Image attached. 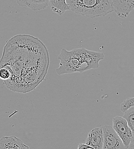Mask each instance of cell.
<instances>
[{"label":"cell","mask_w":134,"mask_h":149,"mask_svg":"<svg viewBox=\"0 0 134 149\" xmlns=\"http://www.w3.org/2000/svg\"><path fill=\"white\" fill-rule=\"evenodd\" d=\"M123 117L126 119L128 125L132 132L133 138L129 149H133L134 148V106L129 108L124 112Z\"/></svg>","instance_id":"cell-11"},{"label":"cell","mask_w":134,"mask_h":149,"mask_svg":"<svg viewBox=\"0 0 134 149\" xmlns=\"http://www.w3.org/2000/svg\"><path fill=\"white\" fill-rule=\"evenodd\" d=\"M10 77V71L5 68H0V79L5 81Z\"/></svg>","instance_id":"cell-13"},{"label":"cell","mask_w":134,"mask_h":149,"mask_svg":"<svg viewBox=\"0 0 134 149\" xmlns=\"http://www.w3.org/2000/svg\"><path fill=\"white\" fill-rule=\"evenodd\" d=\"M103 53L87 50L85 48L74 49L71 51L62 48L58 58L59 67L56 69L58 75L83 73L99 66V61L103 60Z\"/></svg>","instance_id":"cell-2"},{"label":"cell","mask_w":134,"mask_h":149,"mask_svg":"<svg viewBox=\"0 0 134 149\" xmlns=\"http://www.w3.org/2000/svg\"><path fill=\"white\" fill-rule=\"evenodd\" d=\"M49 65L48 51L37 37L17 35L3 47L0 68L10 72L3 83L12 91L27 93L34 90L44 79Z\"/></svg>","instance_id":"cell-1"},{"label":"cell","mask_w":134,"mask_h":149,"mask_svg":"<svg viewBox=\"0 0 134 149\" xmlns=\"http://www.w3.org/2000/svg\"><path fill=\"white\" fill-rule=\"evenodd\" d=\"M112 122V127L122 139L126 148L129 149L133 135L126 119L123 116H116L113 118Z\"/></svg>","instance_id":"cell-4"},{"label":"cell","mask_w":134,"mask_h":149,"mask_svg":"<svg viewBox=\"0 0 134 149\" xmlns=\"http://www.w3.org/2000/svg\"><path fill=\"white\" fill-rule=\"evenodd\" d=\"M21 139L15 136H6L0 139V149H28Z\"/></svg>","instance_id":"cell-8"},{"label":"cell","mask_w":134,"mask_h":149,"mask_svg":"<svg viewBox=\"0 0 134 149\" xmlns=\"http://www.w3.org/2000/svg\"><path fill=\"white\" fill-rule=\"evenodd\" d=\"M85 144L92 149H103V137L101 127L95 128L88 134Z\"/></svg>","instance_id":"cell-7"},{"label":"cell","mask_w":134,"mask_h":149,"mask_svg":"<svg viewBox=\"0 0 134 149\" xmlns=\"http://www.w3.org/2000/svg\"><path fill=\"white\" fill-rule=\"evenodd\" d=\"M77 149H92V148L91 147V146H88V145H87V144H83V143H80V144H78V147H77Z\"/></svg>","instance_id":"cell-14"},{"label":"cell","mask_w":134,"mask_h":149,"mask_svg":"<svg viewBox=\"0 0 134 149\" xmlns=\"http://www.w3.org/2000/svg\"><path fill=\"white\" fill-rule=\"evenodd\" d=\"M112 6L118 17L126 18L134 9V0H112Z\"/></svg>","instance_id":"cell-6"},{"label":"cell","mask_w":134,"mask_h":149,"mask_svg":"<svg viewBox=\"0 0 134 149\" xmlns=\"http://www.w3.org/2000/svg\"><path fill=\"white\" fill-rule=\"evenodd\" d=\"M134 106V97L128 98L123 101L120 106V110L124 112L129 108Z\"/></svg>","instance_id":"cell-12"},{"label":"cell","mask_w":134,"mask_h":149,"mask_svg":"<svg viewBox=\"0 0 134 149\" xmlns=\"http://www.w3.org/2000/svg\"><path fill=\"white\" fill-rule=\"evenodd\" d=\"M67 3L71 10L92 19L114 12L112 0H67Z\"/></svg>","instance_id":"cell-3"},{"label":"cell","mask_w":134,"mask_h":149,"mask_svg":"<svg viewBox=\"0 0 134 149\" xmlns=\"http://www.w3.org/2000/svg\"><path fill=\"white\" fill-rule=\"evenodd\" d=\"M21 6L27 7L32 10H40L49 5V0H16Z\"/></svg>","instance_id":"cell-9"},{"label":"cell","mask_w":134,"mask_h":149,"mask_svg":"<svg viewBox=\"0 0 134 149\" xmlns=\"http://www.w3.org/2000/svg\"><path fill=\"white\" fill-rule=\"evenodd\" d=\"M101 128L103 137V149H126L122 139L112 126L106 125Z\"/></svg>","instance_id":"cell-5"},{"label":"cell","mask_w":134,"mask_h":149,"mask_svg":"<svg viewBox=\"0 0 134 149\" xmlns=\"http://www.w3.org/2000/svg\"><path fill=\"white\" fill-rule=\"evenodd\" d=\"M49 5L54 13L59 15H61L67 10H70L67 0H49Z\"/></svg>","instance_id":"cell-10"}]
</instances>
